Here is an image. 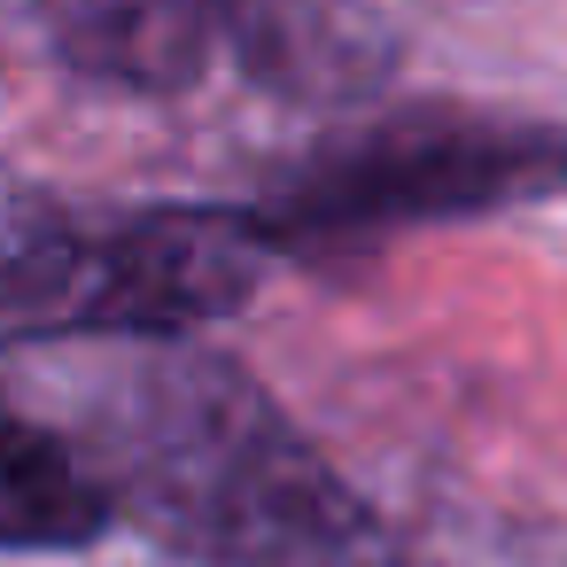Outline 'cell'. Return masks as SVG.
<instances>
[{"mask_svg": "<svg viewBox=\"0 0 567 567\" xmlns=\"http://www.w3.org/2000/svg\"><path fill=\"white\" fill-rule=\"evenodd\" d=\"M226 48L265 94L311 110H350L396 71L381 0H226Z\"/></svg>", "mask_w": 567, "mask_h": 567, "instance_id": "4", "label": "cell"}, {"mask_svg": "<svg viewBox=\"0 0 567 567\" xmlns=\"http://www.w3.org/2000/svg\"><path fill=\"white\" fill-rule=\"evenodd\" d=\"M280 241L257 210H133L48 226L0 257V342L187 334L257 296Z\"/></svg>", "mask_w": 567, "mask_h": 567, "instance_id": "2", "label": "cell"}, {"mask_svg": "<svg viewBox=\"0 0 567 567\" xmlns=\"http://www.w3.org/2000/svg\"><path fill=\"white\" fill-rule=\"evenodd\" d=\"M86 466L117 520L203 567H396L373 505L210 350L133 365L86 427Z\"/></svg>", "mask_w": 567, "mask_h": 567, "instance_id": "1", "label": "cell"}, {"mask_svg": "<svg viewBox=\"0 0 567 567\" xmlns=\"http://www.w3.org/2000/svg\"><path fill=\"white\" fill-rule=\"evenodd\" d=\"M544 187H567V133L412 110L319 148L257 218L288 249V241H350L427 218H474Z\"/></svg>", "mask_w": 567, "mask_h": 567, "instance_id": "3", "label": "cell"}, {"mask_svg": "<svg viewBox=\"0 0 567 567\" xmlns=\"http://www.w3.org/2000/svg\"><path fill=\"white\" fill-rule=\"evenodd\" d=\"M55 55L102 86L172 94L226 48V0H32Z\"/></svg>", "mask_w": 567, "mask_h": 567, "instance_id": "5", "label": "cell"}, {"mask_svg": "<svg viewBox=\"0 0 567 567\" xmlns=\"http://www.w3.org/2000/svg\"><path fill=\"white\" fill-rule=\"evenodd\" d=\"M110 520V489L79 443L0 412V551H79Z\"/></svg>", "mask_w": 567, "mask_h": 567, "instance_id": "6", "label": "cell"}]
</instances>
